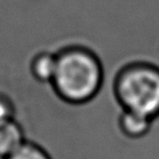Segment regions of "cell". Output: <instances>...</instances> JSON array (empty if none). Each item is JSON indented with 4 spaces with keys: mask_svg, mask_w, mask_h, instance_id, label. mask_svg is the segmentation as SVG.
<instances>
[{
    "mask_svg": "<svg viewBox=\"0 0 159 159\" xmlns=\"http://www.w3.org/2000/svg\"><path fill=\"white\" fill-rule=\"evenodd\" d=\"M56 67V52L42 50L30 60V70L32 76L40 83H52Z\"/></svg>",
    "mask_w": 159,
    "mask_h": 159,
    "instance_id": "4",
    "label": "cell"
},
{
    "mask_svg": "<svg viewBox=\"0 0 159 159\" xmlns=\"http://www.w3.org/2000/svg\"><path fill=\"white\" fill-rule=\"evenodd\" d=\"M26 139L25 130L15 117L0 120V159L14 152Z\"/></svg>",
    "mask_w": 159,
    "mask_h": 159,
    "instance_id": "3",
    "label": "cell"
},
{
    "mask_svg": "<svg viewBox=\"0 0 159 159\" xmlns=\"http://www.w3.org/2000/svg\"><path fill=\"white\" fill-rule=\"evenodd\" d=\"M116 94L125 110L156 117L159 114V68L145 62L128 65L117 76Z\"/></svg>",
    "mask_w": 159,
    "mask_h": 159,
    "instance_id": "2",
    "label": "cell"
},
{
    "mask_svg": "<svg viewBox=\"0 0 159 159\" xmlns=\"http://www.w3.org/2000/svg\"><path fill=\"white\" fill-rule=\"evenodd\" d=\"M4 159H53V157L43 146L26 139L25 143Z\"/></svg>",
    "mask_w": 159,
    "mask_h": 159,
    "instance_id": "6",
    "label": "cell"
},
{
    "mask_svg": "<svg viewBox=\"0 0 159 159\" xmlns=\"http://www.w3.org/2000/svg\"><path fill=\"white\" fill-rule=\"evenodd\" d=\"M15 117V107L13 101L5 94H0V120Z\"/></svg>",
    "mask_w": 159,
    "mask_h": 159,
    "instance_id": "7",
    "label": "cell"
},
{
    "mask_svg": "<svg viewBox=\"0 0 159 159\" xmlns=\"http://www.w3.org/2000/svg\"><path fill=\"white\" fill-rule=\"evenodd\" d=\"M119 126L125 136L130 138H140L150 131L152 118L139 112L124 110L119 118Z\"/></svg>",
    "mask_w": 159,
    "mask_h": 159,
    "instance_id": "5",
    "label": "cell"
},
{
    "mask_svg": "<svg viewBox=\"0 0 159 159\" xmlns=\"http://www.w3.org/2000/svg\"><path fill=\"white\" fill-rule=\"evenodd\" d=\"M102 80V65L93 50L79 45H63L56 50V67L50 87L61 102H88L98 91Z\"/></svg>",
    "mask_w": 159,
    "mask_h": 159,
    "instance_id": "1",
    "label": "cell"
}]
</instances>
